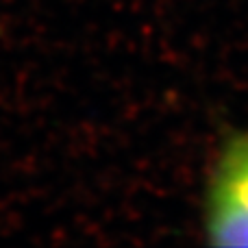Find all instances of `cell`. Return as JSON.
Wrapping results in <instances>:
<instances>
[{"instance_id": "cell-1", "label": "cell", "mask_w": 248, "mask_h": 248, "mask_svg": "<svg viewBox=\"0 0 248 248\" xmlns=\"http://www.w3.org/2000/svg\"><path fill=\"white\" fill-rule=\"evenodd\" d=\"M207 237L214 246H248V133L222 150L207 194Z\"/></svg>"}]
</instances>
